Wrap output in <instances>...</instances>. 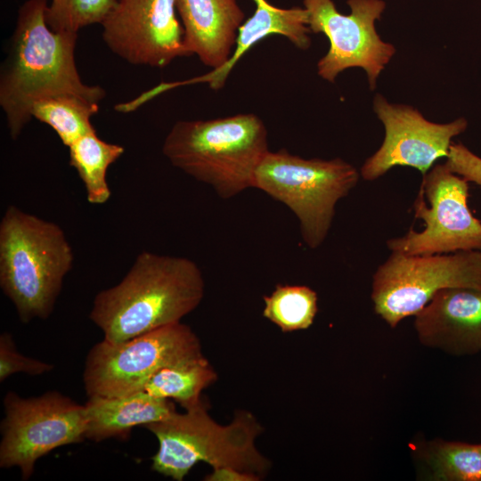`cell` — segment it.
<instances>
[{
    "label": "cell",
    "mask_w": 481,
    "mask_h": 481,
    "mask_svg": "<svg viewBox=\"0 0 481 481\" xmlns=\"http://www.w3.org/2000/svg\"><path fill=\"white\" fill-rule=\"evenodd\" d=\"M46 0H27L18 11L8 55L0 73V106L15 140L32 118L33 103L73 94L100 103L105 90L83 82L75 49L77 33L57 32L47 24Z\"/></svg>",
    "instance_id": "obj_1"
},
{
    "label": "cell",
    "mask_w": 481,
    "mask_h": 481,
    "mask_svg": "<svg viewBox=\"0 0 481 481\" xmlns=\"http://www.w3.org/2000/svg\"><path fill=\"white\" fill-rule=\"evenodd\" d=\"M202 273L192 260L140 253L124 278L95 296L90 320L117 343L181 322L204 298Z\"/></svg>",
    "instance_id": "obj_2"
},
{
    "label": "cell",
    "mask_w": 481,
    "mask_h": 481,
    "mask_svg": "<svg viewBox=\"0 0 481 481\" xmlns=\"http://www.w3.org/2000/svg\"><path fill=\"white\" fill-rule=\"evenodd\" d=\"M61 227L10 205L0 222V287L28 323L46 320L73 265Z\"/></svg>",
    "instance_id": "obj_3"
},
{
    "label": "cell",
    "mask_w": 481,
    "mask_h": 481,
    "mask_svg": "<svg viewBox=\"0 0 481 481\" xmlns=\"http://www.w3.org/2000/svg\"><path fill=\"white\" fill-rule=\"evenodd\" d=\"M267 136L253 113L181 120L165 138L162 152L174 167L227 200L253 188L256 169L269 151Z\"/></svg>",
    "instance_id": "obj_4"
},
{
    "label": "cell",
    "mask_w": 481,
    "mask_h": 481,
    "mask_svg": "<svg viewBox=\"0 0 481 481\" xmlns=\"http://www.w3.org/2000/svg\"><path fill=\"white\" fill-rule=\"evenodd\" d=\"M144 428L159 443L151 469L175 481H183L200 461L212 469L230 467L261 478L271 465L256 446L262 427L245 411L237 412L230 424L221 425L208 413L201 398L184 412L175 411Z\"/></svg>",
    "instance_id": "obj_5"
},
{
    "label": "cell",
    "mask_w": 481,
    "mask_h": 481,
    "mask_svg": "<svg viewBox=\"0 0 481 481\" xmlns=\"http://www.w3.org/2000/svg\"><path fill=\"white\" fill-rule=\"evenodd\" d=\"M360 175L340 158L306 159L281 149L263 158L253 188L285 204L299 221L304 242L314 249L329 233L338 201L357 184Z\"/></svg>",
    "instance_id": "obj_6"
},
{
    "label": "cell",
    "mask_w": 481,
    "mask_h": 481,
    "mask_svg": "<svg viewBox=\"0 0 481 481\" xmlns=\"http://www.w3.org/2000/svg\"><path fill=\"white\" fill-rule=\"evenodd\" d=\"M201 353L198 336L182 322L121 342L102 339L87 354L85 390L88 397L137 393L160 369Z\"/></svg>",
    "instance_id": "obj_7"
},
{
    "label": "cell",
    "mask_w": 481,
    "mask_h": 481,
    "mask_svg": "<svg viewBox=\"0 0 481 481\" xmlns=\"http://www.w3.org/2000/svg\"><path fill=\"white\" fill-rule=\"evenodd\" d=\"M481 289V249L432 255L391 251L372 277L374 311L391 328L446 288Z\"/></svg>",
    "instance_id": "obj_8"
},
{
    "label": "cell",
    "mask_w": 481,
    "mask_h": 481,
    "mask_svg": "<svg viewBox=\"0 0 481 481\" xmlns=\"http://www.w3.org/2000/svg\"><path fill=\"white\" fill-rule=\"evenodd\" d=\"M3 404L0 467L19 468L23 480L31 477L40 458L86 439L84 404L58 391L32 397L8 391Z\"/></svg>",
    "instance_id": "obj_9"
},
{
    "label": "cell",
    "mask_w": 481,
    "mask_h": 481,
    "mask_svg": "<svg viewBox=\"0 0 481 481\" xmlns=\"http://www.w3.org/2000/svg\"><path fill=\"white\" fill-rule=\"evenodd\" d=\"M469 182L445 164H435L424 175L413 204L424 229L412 228L390 239L387 248L405 255H432L481 249V223L468 207Z\"/></svg>",
    "instance_id": "obj_10"
},
{
    "label": "cell",
    "mask_w": 481,
    "mask_h": 481,
    "mask_svg": "<svg viewBox=\"0 0 481 481\" xmlns=\"http://www.w3.org/2000/svg\"><path fill=\"white\" fill-rule=\"evenodd\" d=\"M308 27L330 41L327 53L317 62V73L334 83L339 73L350 68L363 69L373 91L381 72L395 54L394 45L381 39L376 21L386 9L384 0H347L349 14L338 11L332 0H304Z\"/></svg>",
    "instance_id": "obj_11"
},
{
    "label": "cell",
    "mask_w": 481,
    "mask_h": 481,
    "mask_svg": "<svg viewBox=\"0 0 481 481\" xmlns=\"http://www.w3.org/2000/svg\"><path fill=\"white\" fill-rule=\"evenodd\" d=\"M373 110L383 124L380 147L361 167L360 175L373 181L396 166L411 167L424 175L441 158H446L452 139L468 127L465 118L449 123L427 119L416 108L391 103L382 94L373 99Z\"/></svg>",
    "instance_id": "obj_12"
},
{
    "label": "cell",
    "mask_w": 481,
    "mask_h": 481,
    "mask_svg": "<svg viewBox=\"0 0 481 481\" xmlns=\"http://www.w3.org/2000/svg\"><path fill=\"white\" fill-rule=\"evenodd\" d=\"M176 0H117L102 21V40L133 65L164 68L188 56Z\"/></svg>",
    "instance_id": "obj_13"
},
{
    "label": "cell",
    "mask_w": 481,
    "mask_h": 481,
    "mask_svg": "<svg viewBox=\"0 0 481 481\" xmlns=\"http://www.w3.org/2000/svg\"><path fill=\"white\" fill-rule=\"evenodd\" d=\"M414 316L425 346L453 355L481 351V289H443Z\"/></svg>",
    "instance_id": "obj_14"
},
{
    "label": "cell",
    "mask_w": 481,
    "mask_h": 481,
    "mask_svg": "<svg viewBox=\"0 0 481 481\" xmlns=\"http://www.w3.org/2000/svg\"><path fill=\"white\" fill-rule=\"evenodd\" d=\"M188 56L217 70L230 60L244 12L236 0H176Z\"/></svg>",
    "instance_id": "obj_15"
},
{
    "label": "cell",
    "mask_w": 481,
    "mask_h": 481,
    "mask_svg": "<svg viewBox=\"0 0 481 481\" xmlns=\"http://www.w3.org/2000/svg\"><path fill=\"white\" fill-rule=\"evenodd\" d=\"M256 10L242 23L238 31L236 44L228 62L220 69L185 81V84L208 82L213 90L221 89L238 61L254 45L264 37L278 34L286 37L296 47L306 50L311 45L308 12L305 7L282 9L266 0H253Z\"/></svg>",
    "instance_id": "obj_16"
},
{
    "label": "cell",
    "mask_w": 481,
    "mask_h": 481,
    "mask_svg": "<svg viewBox=\"0 0 481 481\" xmlns=\"http://www.w3.org/2000/svg\"><path fill=\"white\" fill-rule=\"evenodd\" d=\"M84 406L86 437L96 443L125 438L134 428L159 421L176 411L171 400L145 391L114 397L91 396Z\"/></svg>",
    "instance_id": "obj_17"
},
{
    "label": "cell",
    "mask_w": 481,
    "mask_h": 481,
    "mask_svg": "<svg viewBox=\"0 0 481 481\" xmlns=\"http://www.w3.org/2000/svg\"><path fill=\"white\" fill-rule=\"evenodd\" d=\"M216 379L217 373L201 353L160 369L151 377L143 391L155 397L175 400L187 409L197 404L202 391Z\"/></svg>",
    "instance_id": "obj_18"
},
{
    "label": "cell",
    "mask_w": 481,
    "mask_h": 481,
    "mask_svg": "<svg viewBox=\"0 0 481 481\" xmlns=\"http://www.w3.org/2000/svg\"><path fill=\"white\" fill-rule=\"evenodd\" d=\"M68 148L69 164L85 185L87 201L95 205L107 202L111 195L106 179L107 170L122 156L124 147L102 140L96 131H93Z\"/></svg>",
    "instance_id": "obj_19"
},
{
    "label": "cell",
    "mask_w": 481,
    "mask_h": 481,
    "mask_svg": "<svg viewBox=\"0 0 481 481\" xmlns=\"http://www.w3.org/2000/svg\"><path fill=\"white\" fill-rule=\"evenodd\" d=\"M98 111V102L77 94H62L36 101L30 114L52 127L69 147L81 136L95 131L91 118Z\"/></svg>",
    "instance_id": "obj_20"
},
{
    "label": "cell",
    "mask_w": 481,
    "mask_h": 481,
    "mask_svg": "<svg viewBox=\"0 0 481 481\" xmlns=\"http://www.w3.org/2000/svg\"><path fill=\"white\" fill-rule=\"evenodd\" d=\"M419 456L433 480L481 481V444L436 439L427 443Z\"/></svg>",
    "instance_id": "obj_21"
},
{
    "label": "cell",
    "mask_w": 481,
    "mask_h": 481,
    "mask_svg": "<svg viewBox=\"0 0 481 481\" xmlns=\"http://www.w3.org/2000/svg\"><path fill=\"white\" fill-rule=\"evenodd\" d=\"M263 299V316L285 333L308 329L318 311L316 292L305 285L277 284Z\"/></svg>",
    "instance_id": "obj_22"
},
{
    "label": "cell",
    "mask_w": 481,
    "mask_h": 481,
    "mask_svg": "<svg viewBox=\"0 0 481 481\" xmlns=\"http://www.w3.org/2000/svg\"><path fill=\"white\" fill-rule=\"evenodd\" d=\"M117 0H51L45 10L48 26L57 32L78 33L101 24Z\"/></svg>",
    "instance_id": "obj_23"
},
{
    "label": "cell",
    "mask_w": 481,
    "mask_h": 481,
    "mask_svg": "<svg viewBox=\"0 0 481 481\" xmlns=\"http://www.w3.org/2000/svg\"><path fill=\"white\" fill-rule=\"evenodd\" d=\"M54 366L35 358L22 355L16 347L11 333L0 335V381L3 382L15 373L32 376L50 372Z\"/></svg>",
    "instance_id": "obj_24"
},
{
    "label": "cell",
    "mask_w": 481,
    "mask_h": 481,
    "mask_svg": "<svg viewBox=\"0 0 481 481\" xmlns=\"http://www.w3.org/2000/svg\"><path fill=\"white\" fill-rule=\"evenodd\" d=\"M444 162L453 173L481 186V157L462 143H452Z\"/></svg>",
    "instance_id": "obj_25"
},
{
    "label": "cell",
    "mask_w": 481,
    "mask_h": 481,
    "mask_svg": "<svg viewBox=\"0 0 481 481\" xmlns=\"http://www.w3.org/2000/svg\"><path fill=\"white\" fill-rule=\"evenodd\" d=\"M208 481H258L261 480L257 475L240 471L239 469L222 467L213 469V471L205 477Z\"/></svg>",
    "instance_id": "obj_26"
}]
</instances>
